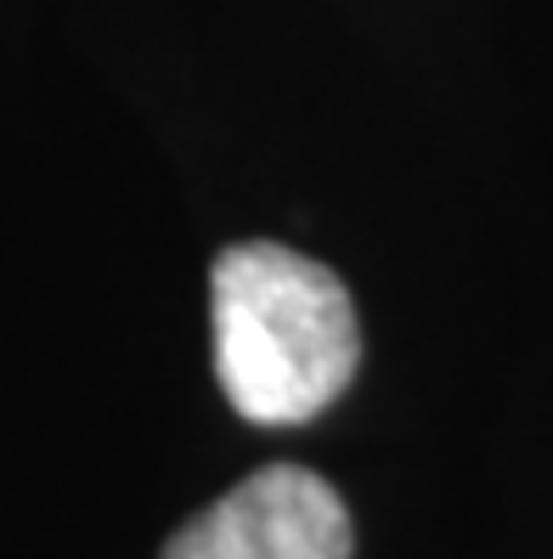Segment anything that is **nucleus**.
<instances>
[{"label": "nucleus", "instance_id": "1", "mask_svg": "<svg viewBox=\"0 0 553 559\" xmlns=\"http://www.w3.org/2000/svg\"><path fill=\"white\" fill-rule=\"evenodd\" d=\"M215 379L249 424H305L345 396L362 328L345 283L282 243H232L209 266Z\"/></svg>", "mask_w": 553, "mask_h": 559}, {"label": "nucleus", "instance_id": "2", "mask_svg": "<svg viewBox=\"0 0 553 559\" xmlns=\"http://www.w3.org/2000/svg\"><path fill=\"white\" fill-rule=\"evenodd\" d=\"M345 498L300 464H266L204 514H192L158 559H350Z\"/></svg>", "mask_w": 553, "mask_h": 559}]
</instances>
